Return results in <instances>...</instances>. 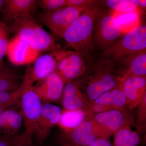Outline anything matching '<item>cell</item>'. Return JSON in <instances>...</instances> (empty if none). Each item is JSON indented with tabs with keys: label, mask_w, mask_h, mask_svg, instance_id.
I'll return each instance as SVG.
<instances>
[{
	"label": "cell",
	"mask_w": 146,
	"mask_h": 146,
	"mask_svg": "<svg viewBox=\"0 0 146 146\" xmlns=\"http://www.w3.org/2000/svg\"><path fill=\"white\" fill-rule=\"evenodd\" d=\"M110 9H101L97 16L93 33V42L103 50L113 44L123 35Z\"/></svg>",
	"instance_id": "8992f818"
},
{
	"label": "cell",
	"mask_w": 146,
	"mask_h": 146,
	"mask_svg": "<svg viewBox=\"0 0 146 146\" xmlns=\"http://www.w3.org/2000/svg\"><path fill=\"white\" fill-rule=\"evenodd\" d=\"M94 102L110 106L114 110L127 111L125 97L122 92L117 88L106 92Z\"/></svg>",
	"instance_id": "44dd1931"
},
{
	"label": "cell",
	"mask_w": 146,
	"mask_h": 146,
	"mask_svg": "<svg viewBox=\"0 0 146 146\" xmlns=\"http://www.w3.org/2000/svg\"><path fill=\"white\" fill-rule=\"evenodd\" d=\"M22 82H21L20 78L12 71L0 78V92L18 89L21 86Z\"/></svg>",
	"instance_id": "d4e9b609"
},
{
	"label": "cell",
	"mask_w": 146,
	"mask_h": 146,
	"mask_svg": "<svg viewBox=\"0 0 146 146\" xmlns=\"http://www.w3.org/2000/svg\"><path fill=\"white\" fill-rule=\"evenodd\" d=\"M119 62L123 68V74L120 76H146V50L129 56Z\"/></svg>",
	"instance_id": "d6986e66"
},
{
	"label": "cell",
	"mask_w": 146,
	"mask_h": 146,
	"mask_svg": "<svg viewBox=\"0 0 146 146\" xmlns=\"http://www.w3.org/2000/svg\"><path fill=\"white\" fill-rule=\"evenodd\" d=\"M10 33L28 43L39 53L53 51L59 49L51 35L42 28L33 17L27 15L19 17L8 26Z\"/></svg>",
	"instance_id": "3957f363"
},
{
	"label": "cell",
	"mask_w": 146,
	"mask_h": 146,
	"mask_svg": "<svg viewBox=\"0 0 146 146\" xmlns=\"http://www.w3.org/2000/svg\"><path fill=\"white\" fill-rule=\"evenodd\" d=\"M61 116V109L50 103L43 104L41 115L35 126L33 133L39 143H44L49 135L52 128L57 125Z\"/></svg>",
	"instance_id": "7c38bea8"
},
{
	"label": "cell",
	"mask_w": 146,
	"mask_h": 146,
	"mask_svg": "<svg viewBox=\"0 0 146 146\" xmlns=\"http://www.w3.org/2000/svg\"><path fill=\"white\" fill-rule=\"evenodd\" d=\"M37 82V84L33 86L41 101L44 103L52 102L62 98L65 83L56 72Z\"/></svg>",
	"instance_id": "4fadbf2b"
},
{
	"label": "cell",
	"mask_w": 146,
	"mask_h": 146,
	"mask_svg": "<svg viewBox=\"0 0 146 146\" xmlns=\"http://www.w3.org/2000/svg\"><path fill=\"white\" fill-rule=\"evenodd\" d=\"M140 10L129 13H120L113 11L116 21L124 34L130 31L141 24Z\"/></svg>",
	"instance_id": "603a6c76"
},
{
	"label": "cell",
	"mask_w": 146,
	"mask_h": 146,
	"mask_svg": "<svg viewBox=\"0 0 146 146\" xmlns=\"http://www.w3.org/2000/svg\"><path fill=\"white\" fill-rule=\"evenodd\" d=\"M113 135L112 146H138L141 142L140 135L130 126L120 129Z\"/></svg>",
	"instance_id": "7402d4cb"
},
{
	"label": "cell",
	"mask_w": 146,
	"mask_h": 146,
	"mask_svg": "<svg viewBox=\"0 0 146 146\" xmlns=\"http://www.w3.org/2000/svg\"><path fill=\"white\" fill-rule=\"evenodd\" d=\"M9 108L6 107V106H3L2 105L0 104V114L2 113L4 111L9 109Z\"/></svg>",
	"instance_id": "8d00e7d4"
},
{
	"label": "cell",
	"mask_w": 146,
	"mask_h": 146,
	"mask_svg": "<svg viewBox=\"0 0 146 146\" xmlns=\"http://www.w3.org/2000/svg\"><path fill=\"white\" fill-rule=\"evenodd\" d=\"M7 1V0H0V15L1 14Z\"/></svg>",
	"instance_id": "d590c367"
},
{
	"label": "cell",
	"mask_w": 146,
	"mask_h": 146,
	"mask_svg": "<svg viewBox=\"0 0 146 146\" xmlns=\"http://www.w3.org/2000/svg\"><path fill=\"white\" fill-rule=\"evenodd\" d=\"M24 138L22 134L13 136L0 134V146H16Z\"/></svg>",
	"instance_id": "f1b7e54d"
},
{
	"label": "cell",
	"mask_w": 146,
	"mask_h": 146,
	"mask_svg": "<svg viewBox=\"0 0 146 146\" xmlns=\"http://www.w3.org/2000/svg\"><path fill=\"white\" fill-rule=\"evenodd\" d=\"M116 62L102 57L86 64V70L82 76L84 95L89 105L102 94L117 87L119 76L115 70Z\"/></svg>",
	"instance_id": "6da1fadb"
},
{
	"label": "cell",
	"mask_w": 146,
	"mask_h": 146,
	"mask_svg": "<svg viewBox=\"0 0 146 146\" xmlns=\"http://www.w3.org/2000/svg\"><path fill=\"white\" fill-rule=\"evenodd\" d=\"M110 135L125 126H131L133 118L127 111L112 110L89 117Z\"/></svg>",
	"instance_id": "5bb4252c"
},
{
	"label": "cell",
	"mask_w": 146,
	"mask_h": 146,
	"mask_svg": "<svg viewBox=\"0 0 146 146\" xmlns=\"http://www.w3.org/2000/svg\"><path fill=\"white\" fill-rule=\"evenodd\" d=\"M10 29L8 25L0 21V63L3 62V58L7 54L10 34Z\"/></svg>",
	"instance_id": "4316f807"
},
{
	"label": "cell",
	"mask_w": 146,
	"mask_h": 146,
	"mask_svg": "<svg viewBox=\"0 0 146 146\" xmlns=\"http://www.w3.org/2000/svg\"><path fill=\"white\" fill-rule=\"evenodd\" d=\"M139 8H143L145 10L146 7V0H138Z\"/></svg>",
	"instance_id": "e575fe53"
},
{
	"label": "cell",
	"mask_w": 146,
	"mask_h": 146,
	"mask_svg": "<svg viewBox=\"0 0 146 146\" xmlns=\"http://www.w3.org/2000/svg\"><path fill=\"white\" fill-rule=\"evenodd\" d=\"M23 123L21 110L19 111L12 106L0 114V134L16 136Z\"/></svg>",
	"instance_id": "ac0fdd59"
},
{
	"label": "cell",
	"mask_w": 146,
	"mask_h": 146,
	"mask_svg": "<svg viewBox=\"0 0 146 146\" xmlns=\"http://www.w3.org/2000/svg\"><path fill=\"white\" fill-rule=\"evenodd\" d=\"M101 9L100 1H96L86 7L65 31L62 36L68 46L80 53L88 61L94 47L93 33L94 25Z\"/></svg>",
	"instance_id": "7a4b0ae2"
},
{
	"label": "cell",
	"mask_w": 146,
	"mask_h": 146,
	"mask_svg": "<svg viewBox=\"0 0 146 146\" xmlns=\"http://www.w3.org/2000/svg\"><path fill=\"white\" fill-rule=\"evenodd\" d=\"M37 7L35 0H7L1 13L2 21L9 26L19 17L35 13Z\"/></svg>",
	"instance_id": "e0dca14e"
},
{
	"label": "cell",
	"mask_w": 146,
	"mask_h": 146,
	"mask_svg": "<svg viewBox=\"0 0 146 146\" xmlns=\"http://www.w3.org/2000/svg\"><path fill=\"white\" fill-rule=\"evenodd\" d=\"M115 88L119 89L124 95L128 109H133L138 106L146 94V76H120Z\"/></svg>",
	"instance_id": "30bf717a"
},
{
	"label": "cell",
	"mask_w": 146,
	"mask_h": 146,
	"mask_svg": "<svg viewBox=\"0 0 146 146\" xmlns=\"http://www.w3.org/2000/svg\"><path fill=\"white\" fill-rule=\"evenodd\" d=\"M138 110L137 119L140 124L145 123L146 117V94L138 105Z\"/></svg>",
	"instance_id": "f546056e"
},
{
	"label": "cell",
	"mask_w": 146,
	"mask_h": 146,
	"mask_svg": "<svg viewBox=\"0 0 146 146\" xmlns=\"http://www.w3.org/2000/svg\"><path fill=\"white\" fill-rule=\"evenodd\" d=\"M105 5L115 12L129 13L140 10L138 0H106Z\"/></svg>",
	"instance_id": "cb8c5ba5"
},
{
	"label": "cell",
	"mask_w": 146,
	"mask_h": 146,
	"mask_svg": "<svg viewBox=\"0 0 146 146\" xmlns=\"http://www.w3.org/2000/svg\"><path fill=\"white\" fill-rule=\"evenodd\" d=\"M87 7L66 6L50 13L41 11L38 13L37 19L53 33L62 37L65 31Z\"/></svg>",
	"instance_id": "ba28073f"
},
{
	"label": "cell",
	"mask_w": 146,
	"mask_h": 146,
	"mask_svg": "<svg viewBox=\"0 0 146 146\" xmlns=\"http://www.w3.org/2000/svg\"><path fill=\"white\" fill-rule=\"evenodd\" d=\"M16 146H33V143H29L25 138H24L18 145Z\"/></svg>",
	"instance_id": "836d02e7"
},
{
	"label": "cell",
	"mask_w": 146,
	"mask_h": 146,
	"mask_svg": "<svg viewBox=\"0 0 146 146\" xmlns=\"http://www.w3.org/2000/svg\"><path fill=\"white\" fill-rule=\"evenodd\" d=\"M36 2L38 7L45 13H53L67 6V0H37Z\"/></svg>",
	"instance_id": "83f0119b"
},
{
	"label": "cell",
	"mask_w": 146,
	"mask_h": 146,
	"mask_svg": "<svg viewBox=\"0 0 146 146\" xmlns=\"http://www.w3.org/2000/svg\"><path fill=\"white\" fill-rule=\"evenodd\" d=\"M88 146H112L109 138H102L97 140Z\"/></svg>",
	"instance_id": "1f68e13d"
},
{
	"label": "cell",
	"mask_w": 146,
	"mask_h": 146,
	"mask_svg": "<svg viewBox=\"0 0 146 146\" xmlns=\"http://www.w3.org/2000/svg\"><path fill=\"white\" fill-rule=\"evenodd\" d=\"M61 98L64 109L80 110L88 114L89 104L80 89L78 80H73L65 83Z\"/></svg>",
	"instance_id": "2e32d148"
},
{
	"label": "cell",
	"mask_w": 146,
	"mask_h": 146,
	"mask_svg": "<svg viewBox=\"0 0 146 146\" xmlns=\"http://www.w3.org/2000/svg\"><path fill=\"white\" fill-rule=\"evenodd\" d=\"M61 146H75L74 145H69V144H64L62 145Z\"/></svg>",
	"instance_id": "74e56055"
},
{
	"label": "cell",
	"mask_w": 146,
	"mask_h": 146,
	"mask_svg": "<svg viewBox=\"0 0 146 146\" xmlns=\"http://www.w3.org/2000/svg\"><path fill=\"white\" fill-rule=\"evenodd\" d=\"M86 112L80 110L61 109V116L57 125L65 133L70 132L81 124L88 117Z\"/></svg>",
	"instance_id": "ffe728a7"
},
{
	"label": "cell",
	"mask_w": 146,
	"mask_h": 146,
	"mask_svg": "<svg viewBox=\"0 0 146 146\" xmlns=\"http://www.w3.org/2000/svg\"><path fill=\"white\" fill-rule=\"evenodd\" d=\"M57 50L38 56L29 65L23 82L33 85L35 82L42 80L54 72L57 64Z\"/></svg>",
	"instance_id": "8fae6325"
},
{
	"label": "cell",
	"mask_w": 146,
	"mask_h": 146,
	"mask_svg": "<svg viewBox=\"0 0 146 146\" xmlns=\"http://www.w3.org/2000/svg\"><path fill=\"white\" fill-rule=\"evenodd\" d=\"M39 53L28 43L16 36L10 40L7 55L14 65H30L39 56Z\"/></svg>",
	"instance_id": "9a60e30c"
},
{
	"label": "cell",
	"mask_w": 146,
	"mask_h": 146,
	"mask_svg": "<svg viewBox=\"0 0 146 146\" xmlns=\"http://www.w3.org/2000/svg\"><path fill=\"white\" fill-rule=\"evenodd\" d=\"M22 83L23 86L20 99L25 129L22 135L28 142L33 143L35 128L41 115L43 104L33 85Z\"/></svg>",
	"instance_id": "5b68a950"
},
{
	"label": "cell",
	"mask_w": 146,
	"mask_h": 146,
	"mask_svg": "<svg viewBox=\"0 0 146 146\" xmlns=\"http://www.w3.org/2000/svg\"><path fill=\"white\" fill-rule=\"evenodd\" d=\"M111 135L88 117L81 124L70 132L63 133L61 144L75 146H88L100 138H109Z\"/></svg>",
	"instance_id": "52a82bcc"
},
{
	"label": "cell",
	"mask_w": 146,
	"mask_h": 146,
	"mask_svg": "<svg viewBox=\"0 0 146 146\" xmlns=\"http://www.w3.org/2000/svg\"><path fill=\"white\" fill-rule=\"evenodd\" d=\"M23 83L18 89L11 91L0 92V104L10 108L20 99L23 89Z\"/></svg>",
	"instance_id": "484cf974"
},
{
	"label": "cell",
	"mask_w": 146,
	"mask_h": 146,
	"mask_svg": "<svg viewBox=\"0 0 146 146\" xmlns=\"http://www.w3.org/2000/svg\"><path fill=\"white\" fill-rule=\"evenodd\" d=\"M96 1L94 0H67V6L74 7H88Z\"/></svg>",
	"instance_id": "4dcf8cb0"
},
{
	"label": "cell",
	"mask_w": 146,
	"mask_h": 146,
	"mask_svg": "<svg viewBox=\"0 0 146 146\" xmlns=\"http://www.w3.org/2000/svg\"><path fill=\"white\" fill-rule=\"evenodd\" d=\"M144 50H146V26L141 23L103 50L102 56L115 62H119L129 56Z\"/></svg>",
	"instance_id": "277c9868"
},
{
	"label": "cell",
	"mask_w": 146,
	"mask_h": 146,
	"mask_svg": "<svg viewBox=\"0 0 146 146\" xmlns=\"http://www.w3.org/2000/svg\"><path fill=\"white\" fill-rule=\"evenodd\" d=\"M57 64L55 72L62 78L65 83L80 77L86 70L85 59L76 51L57 50Z\"/></svg>",
	"instance_id": "9c48e42d"
},
{
	"label": "cell",
	"mask_w": 146,
	"mask_h": 146,
	"mask_svg": "<svg viewBox=\"0 0 146 146\" xmlns=\"http://www.w3.org/2000/svg\"><path fill=\"white\" fill-rule=\"evenodd\" d=\"M12 71L5 64L4 61L0 63V78L7 74Z\"/></svg>",
	"instance_id": "d6a6232c"
}]
</instances>
